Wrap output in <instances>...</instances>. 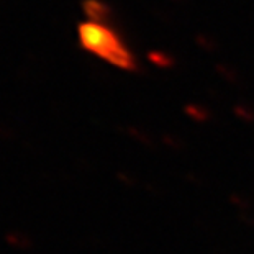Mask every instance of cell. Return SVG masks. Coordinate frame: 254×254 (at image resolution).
<instances>
[{
    "instance_id": "obj_1",
    "label": "cell",
    "mask_w": 254,
    "mask_h": 254,
    "mask_svg": "<svg viewBox=\"0 0 254 254\" xmlns=\"http://www.w3.org/2000/svg\"><path fill=\"white\" fill-rule=\"evenodd\" d=\"M79 40L85 50L105 59L117 67L134 69V56L115 30L102 20L89 18L79 26Z\"/></svg>"
}]
</instances>
